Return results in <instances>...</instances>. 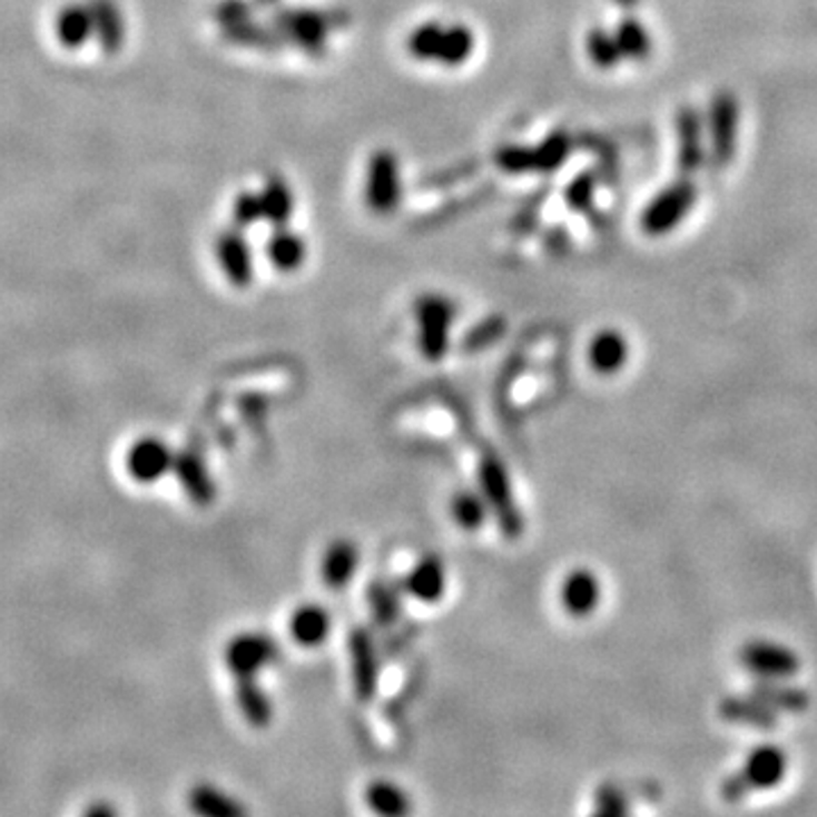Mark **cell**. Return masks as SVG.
Returning <instances> with one entry per match:
<instances>
[{
    "label": "cell",
    "mask_w": 817,
    "mask_h": 817,
    "mask_svg": "<svg viewBox=\"0 0 817 817\" xmlns=\"http://www.w3.org/2000/svg\"><path fill=\"white\" fill-rule=\"evenodd\" d=\"M788 772V754L775 745L756 747L742 768L722 781L720 795L729 804L742 801L756 790H770L784 781Z\"/></svg>",
    "instance_id": "cell-1"
},
{
    "label": "cell",
    "mask_w": 817,
    "mask_h": 817,
    "mask_svg": "<svg viewBox=\"0 0 817 817\" xmlns=\"http://www.w3.org/2000/svg\"><path fill=\"white\" fill-rule=\"evenodd\" d=\"M279 640L262 629L239 631L223 648V663L232 679L262 677L279 661Z\"/></svg>",
    "instance_id": "cell-2"
},
{
    "label": "cell",
    "mask_w": 817,
    "mask_h": 817,
    "mask_svg": "<svg viewBox=\"0 0 817 817\" xmlns=\"http://www.w3.org/2000/svg\"><path fill=\"white\" fill-rule=\"evenodd\" d=\"M416 343L427 362H441L452 341V327L456 321L454 303L443 294H423L414 303Z\"/></svg>",
    "instance_id": "cell-3"
},
{
    "label": "cell",
    "mask_w": 817,
    "mask_h": 817,
    "mask_svg": "<svg viewBox=\"0 0 817 817\" xmlns=\"http://www.w3.org/2000/svg\"><path fill=\"white\" fill-rule=\"evenodd\" d=\"M480 491L484 493L493 518H498L500 528L506 537H518L522 532V513L518 509L511 478L502 461L495 456H486L480 469Z\"/></svg>",
    "instance_id": "cell-4"
},
{
    "label": "cell",
    "mask_w": 817,
    "mask_h": 817,
    "mask_svg": "<svg viewBox=\"0 0 817 817\" xmlns=\"http://www.w3.org/2000/svg\"><path fill=\"white\" fill-rule=\"evenodd\" d=\"M178 452L161 436L148 434L137 439L126 452V473L141 486H152L173 475Z\"/></svg>",
    "instance_id": "cell-5"
},
{
    "label": "cell",
    "mask_w": 817,
    "mask_h": 817,
    "mask_svg": "<svg viewBox=\"0 0 817 817\" xmlns=\"http://www.w3.org/2000/svg\"><path fill=\"white\" fill-rule=\"evenodd\" d=\"M738 661L758 679H790L801 668L799 654L775 640H749L740 648Z\"/></svg>",
    "instance_id": "cell-6"
},
{
    "label": "cell",
    "mask_w": 817,
    "mask_h": 817,
    "mask_svg": "<svg viewBox=\"0 0 817 817\" xmlns=\"http://www.w3.org/2000/svg\"><path fill=\"white\" fill-rule=\"evenodd\" d=\"M400 583L408 600H414L423 607H436L443 602L450 589L447 565L439 554H423L406 570Z\"/></svg>",
    "instance_id": "cell-7"
},
{
    "label": "cell",
    "mask_w": 817,
    "mask_h": 817,
    "mask_svg": "<svg viewBox=\"0 0 817 817\" xmlns=\"http://www.w3.org/2000/svg\"><path fill=\"white\" fill-rule=\"evenodd\" d=\"M402 198V175L397 157L391 150H377L368 161L366 203L377 214H388Z\"/></svg>",
    "instance_id": "cell-8"
},
{
    "label": "cell",
    "mask_w": 817,
    "mask_h": 817,
    "mask_svg": "<svg viewBox=\"0 0 817 817\" xmlns=\"http://www.w3.org/2000/svg\"><path fill=\"white\" fill-rule=\"evenodd\" d=\"M362 565V548L353 541L338 537L329 541L318 559V577L327 591L341 593L353 587Z\"/></svg>",
    "instance_id": "cell-9"
},
{
    "label": "cell",
    "mask_w": 817,
    "mask_h": 817,
    "mask_svg": "<svg viewBox=\"0 0 817 817\" xmlns=\"http://www.w3.org/2000/svg\"><path fill=\"white\" fill-rule=\"evenodd\" d=\"M334 618L327 607L318 602H303L286 618V636L303 650H318L332 638Z\"/></svg>",
    "instance_id": "cell-10"
},
{
    "label": "cell",
    "mask_w": 817,
    "mask_h": 817,
    "mask_svg": "<svg viewBox=\"0 0 817 817\" xmlns=\"http://www.w3.org/2000/svg\"><path fill=\"white\" fill-rule=\"evenodd\" d=\"M559 604L570 618H589L602 604V581L589 568L570 570L559 587Z\"/></svg>",
    "instance_id": "cell-11"
},
{
    "label": "cell",
    "mask_w": 817,
    "mask_h": 817,
    "mask_svg": "<svg viewBox=\"0 0 817 817\" xmlns=\"http://www.w3.org/2000/svg\"><path fill=\"white\" fill-rule=\"evenodd\" d=\"M216 262L232 286H248L255 277V262L248 242L242 235V227L227 229L216 239Z\"/></svg>",
    "instance_id": "cell-12"
},
{
    "label": "cell",
    "mask_w": 817,
    "mask_h": 817,
    "mask_svg": "<svg viewBox=\"0 0 817 817\" xmlns=\"http://www.w3.org/2000/svg\"><path fill=\"white\" fill-rule=\"evenodd\" d=\"M695 205V189L690 185H677L666 189L643 216V225L650 235H666L675 229Z\"/></svg>",
    "instance_id": "cell-13"
},
{
    "label": "cell",
    "mask_w": 817,
    "mask_h": 817,
    "mask_svg": "<svg viewBox=\"0 0 817 817\" xmlns=\"http://www.w3.org/2000/svg\"><path fill=\"white\" fill-rule=\"evenodd\" d=\"M447 515L459 532L478 534L486 528L493 513L480 489H459L450 495Z\"/></svg>",
    "instance_id": "cell-14"
},
{
    "label": "cell",
    "mask_w": 817,
    "mask_h": 817,
    "mask_svg": "<svg viewBox=\"0 0 817 817\" xmlns=\"http://www.w3.org/2000/svg\"><path fill=\"white\" fill-rule=\"evenodd\" d=\"M720 716L731 725H742L756 731H772L779 725V713L754 692L749 697H725L720 702Z\"/></svg>",
    "instance_id": "cell-15"
},
{
    "label": "cell",
    "mask_w": 817,
    "mask_h": 817,
    "mask_svg": "<svg viewBox=\"0 0 817 817\" xmlns=\"http://www.w3.org/2000/svg\"><path fill=\"white\" fill-rule=\"evenodd\" d=\"M350 670H353L355 695L362 699H371L377 688V652L368 633L362 629L353 631L350 638Z\"/></svg>",
    "instance_id": "cell-16"
},
{
    "label": "cell",
    "mask_w": 817,
    "mask_h": 817,
    "mask_svg": "<svg viewBox=\"0 0 817 817\" xmlns=\"http://www.w3.org/2000/svg\"><path fill=\"white\" fill-rule=\"evenodd\" d=\"M232 681H235V702L242 718L253 729H266L273 722V699L266 692L262 677Z\"/></svg>",
    "instance_id": "cell-17"
},
{
    "label": "cell",
    "mask_w": 817,
    "mask_h": 817,
    "mask_svg": "<svg viewBox=\"0 0 817 817\" xmlns=\"http://www.w3.org/2000/svg\"><path fill=\"white\" fill-rule=\"evenodd\" d=\"M173 475L183 484L187 498L196 504H209L216 498V486L200 454L178 452Z\"/></svg>",
    "instance_id": "cell-18"
},
{
    "label": "cell",
    "mask_w": 817,
    "mask_h": 817,
    "mask_svg": "<svg viewBox=\"0 0 817 817\" xmlns=\"http://www.w3.org/2000/svg\"><path fill=\"white\" fill-rule=\"evenodd\" d=\"M266 259L282 273H294L307 262V242L286 225L273 229L266 242Z\"/></svg>",
    "instance_id": "cell-19"
},
{
    "label": "cell",
    "mask_w": 817,
    "mask_h": 817,
    "mask_svg": "<svg viewBox=\"0 0 817 817\" xmlns=\"http://www.w3.org/2000/svg\"><path fill=\"white\" fill-rule=\"evenodd\" d=\"M478 39L475 32L465 26V23H450L441 28V37H439V46H436V57L434 62L445 67V69H459L465 62L471 60L475 52Z\"/></svg>",
    "instance_id": "cell-20"
},
{
    "label": "cell",
    "mask_w": 817,
    "mask_h": 817,
    "mask_svg": "<svg viewBox=\"0 0 817 817\" xmlns=\"http://www.w3.org/2000/svg\"><path fill=\"white\" fill-rule=\"evenodd\" d=\"M364 804L371 813L382 817H402L414 810V799L404 786L391 779H373L364 788Z\"/></svg>",
    "instance_id": "cell-21"
},
{
    "label": "cell",
    "mask_w": 817,
    "mask_h": 817,
    "mask_svg": "<svg viewBox=\"0 0 817 817\" xmlns=\"http://www.w3.org/2000/svg\"><path fill=\"white\" fill-rule=\"evenodd\" d=\"M751 692L777 713H804L810 705L808 692L786 683V679H756Z\"/></svg>",
    "instance_id": "cell-22"
},
{
    "label": "cell",
    "mask_w": 817,
    "mask_h": 817,
    "mask_svg": "<svg viewBox=\"0 0 817 817\" xmlns=\"http://www.w3.org/2000/svg\"><path fill=\"white\" fill-rule=\"evenodd\" d=\"M629 360V343L616 329L600 332L589 345L591 368L600 375H616L624 368Z\"/></svg>",
    "instance_id": "cell-23"
},
{
    "label": "cell",
    "mask_w": 817,
    "mask_h": 817,
    "mask_svg": "<svg viewBox=\"0 0 817 817\" xmlns=\"http://www.w3.org/2000/svg\"><path fill=\"white\" fill-rule=\"evenodd\" d=\"M189 808L196 815L205 817H235L246 813V808L235 797L211 784H196L189 790Z\"/></svg>",
    "instance_id": "cell-24"
},
{
    "label": "cell",
    "mask_w": 817,
    "mask_h": 817,
    "mask_svg": "<svg viewBox=\"0 0 817 817\" xmlns=\"http://www.w3.org/2000/svg\"><path fill=\"white\" fill-rule=\"evenodd\" d=\"M259 198L264 207V220H270L273 227L286 225L296 211V196L279 178H270L264 189H259Z\"/></svg>",
    "instance_id": "cell-25"
},
{
    "label": "cell",
    "mask_w": 817,
    "mask_h": 817,
    "mask_svg": "<svg viewBox=\"0 0 817 817\" xmlns=\"http://www.w3.org/2000/svg\"><path fill=\"white\" fill-rule=\"evenodd\" d=\"M57 35H60L62 43H67L71 48H80L85 41L93 39L96 28H93L91 3L89 6H69L60 14V21H57Z\"/></svg>",
    "instance_id": "cell-26"
},
{
    "label": "cell",
    "mask_w": 817,
    "mask_h": 817,
    "mask_svg": "<svg viewBox=\"0 0 817 817\" xmlns=\"http://www.w3.org/2000/svg\"><path fill=\"white\" fill-rule=\"evenodd\" d=\"M91 12H93L96 39L102 43V48L105 50L119 48L124 41V30H126L119 8H116L111 0H93Z\"/></svg>",
    "instance_id": "cell-27"
},
{
    "label": "cell",
    "mask_w": 817,
    "mask_h": 817,
    "mask_svg": "<svg viewBox=\"0 0 817 817\" xmlns=\"http://www.w3.org/2000/svg\"><path fill=\"white\" fill-rule=\"evenodd\" d=\"M402 598H406L404 591H402V583H400V587H393V583H388V581L377 583V587L371 591V611H373L375 620L382 622V624L395 620V616L400 611V604H402Z\"/></svg>",
    "instance_id": "cell-28"
},
{
    "label": "cell",
    "mask_w": 817,
    "mask_h": 817,
    "mask_svg": "<svg viewBox=\"0 0 817 817\" xmlns=\"http://www.w3.org/2000/svg\"><path fill=\"white\" fill-rule=\"evenodd\" d=\"M716 155L720 157H729L731 148H734V135H736V107L734 102L727 98L722 100V105L716 107Z\"/></svg>",
    "instance_id": "cell-29"
},
{
    "label": "cell",
    "mask_w": 817,
    "mask_h": 817,
    "mask_svg": "<svg viewBox=\"0 0 817 817\" xmlns=\"http://www.w3.org/2000/svg\"><path fill=\"white\" fill-rule=\"evenodd\" d=\"M232 218H235L237 227H248L253 223L264 220V207L259 191H242L235 203H232Z\"/></svg>",
    "instance_id": "cell-30"
},
{
    "label": "cell",
    "mask_w": 817,
    "mask_h": 817,
    "mask_svg": "<svg viewBox=\"0 0 817 817\" xmlns=\"http://www.w3.org/2000/svg\"><path fill=\"white\" fill-rule=\"evenodd\" d=\"M616 39H618L620 52H624L629 57H646L650 52L648 32L640 28L638 23H624Z\"/></svg>",
    "instance_id": "cell-31"
},
{
    "label": "cell",
    "mask_w": 817,
    "mask_h": 817,
    "mask_svg": "<svg viewBox=\"0 0 817 817\" xmlns=\"http://www.w3.org/2000/svg\"><path fill=\"white\" fill-rule=\"evenodd\" d=\"M593 804H595L593 806L595 813H600V815H624V813L631 810L627 795L616 786H602L595 793Z\"/></svg>",
    "instance_id": "cell-32"
},
{
    "label": "cell",
    "mask_w": 817,
    "mask_h": 817,
    "mask_svg": "<svg viewBox=\"0 0 817 817\" xmlns=\"http://www.w3.org/2000/svg\"><path fill=\"white\" fill-rule=\"evenodd\" d=\"M589 52L600 67H611V65L618 62L620 46H618V39H613L604 32H593L591 39H589Z\"/></svg>",
    "instance_id": "cell-33"
}]
</instances>
